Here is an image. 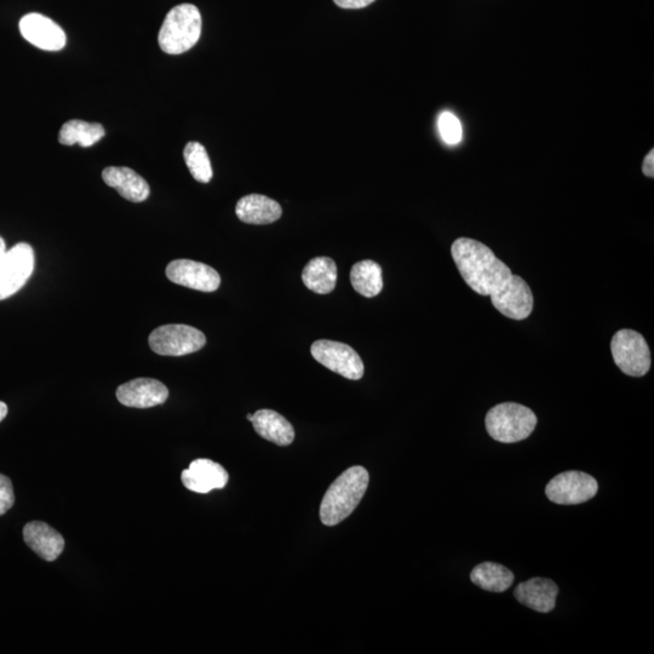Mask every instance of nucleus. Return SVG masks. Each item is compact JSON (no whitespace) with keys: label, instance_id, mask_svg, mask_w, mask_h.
<instances>
[{"label":"nucleus","instance_id":"nucleus-1","mask_svg":"<svg viewBox=\"0 0 654 654\" xmlns=\"http://www.w3.org/2000/svg\"><path fill=\"white\" fill-rule=\"evenodd\" d=\"M451 254L469 288L481 296H490L493 307L504 317L513 320L530 317L535 301L529 284L514 275L489 246L460 238L452 244Z\"/></svg>","mask_w":654,"mask_h":654},{"label":"nucleus","instance_id":"nucleus-2","mask_svg":"<svg viewBox=\"0 0 654 654\" xmlns=\"http://www.w3.org/2000/svg\"><path fill=\"white\" fill-rule=\"evenodd\" d=\"M370 475L364 467L349 468L326 491L320 506V520L336 526L357 509L369 487Z\"/></svg>","mask_w":654,"mask_h":654},{"label":"nucleus","instance_id":"nucleus-3","mask_svg":"<svg viewBox=\"0 0 654 654\" xmlns=\"http://www.w3.org/2000/svg\"><path fill=\"white\" fill-rule=\"evenodd\" d=\"M202 15L193 4H180L166 15L160 28V49L169 55H181L191 50L202 36Z\"/></svg>","mask_w":654,"mask_h":654},{"label":"nucleus","instance_id":"nucleus-4","mask_svg":"<svg viewBox=\"0 0 654 654\" xmlns=\"http://www.w3.org/2000/svg\"><path fill=\"white\" fill-rule=\"evenodd\" d=\"M485 423L493 440L514 444L529 438L536 429L537 417L529 407L503 403L487 412Z\"/></svg>","mask_w":654,"mask_h":654},{"label":"nucleus","instance_id":"nucleus-5","mask_svg":"<svg viewBox=\"0 0 654 654\" xmlns=\"http://www.w3.org/2000/svg\"><path fill=\"white\" fill-rule=\"evenodd\" d=\"M611 352L618 369L631 377H642L651 369L650 347L639 332L619 330L611 341Z\"/></svg>","mask_w":654,"mask_h":654},{"label":"nucleus","instance_id":"nucleus-6","mask_svg":"<svg viewBox=\"0 0 654 654\" xmlns=\"http://www.w3.org/2000/svg\"><path fill=\"white\" fill-rule=\"evenodd\" d=\"M148 342L154 353L164 357H183L200 351L205 346L206 337L195 327L170 324L157 327L149 335Z\"/></svg>","mask_w":654,"mask_h":654},{"label":"nucleus","instance_id":"nucleus-7","mask_svg":"<svg viewBox=\"0 0 654 654\" xmlns=\"http://www.w3.org/2000/svg\"><path fill=\"white\" fill-rule=\"evenodd\" d=\"M36 266V256L30 244L20 243L0 258V301L19 292L27 284Z\"/></svg>","mask_w":654,"mask_h":654},{"label":"nucleus","instance_id":"nucleus-8","mask_svg":"<svg viewBox=\"0 0 654 654\" xmlns=\"http://www.w3.org/2000/svg\"><path fill=\"white\" fill-rule=\"evenodd\" d=\"M599 485L592 475L565 472L556 475L545 487V495L555 504L576 506L590 501L598 493Z\"/></svg>","mask_w":654,"mask_h":654},{"label":"nucleus","instance_id":"nucleus-9","mask_svg":"<svg viewBox=\"0 0 654 654\" xmlns=\"http://www.w3.org/2000/svg\"><path fill=\"white\" fill-rule=\"evenodd\" d=\"M313 358L327 369L348 380L358 381L364 376V363L348 344L320 340L312 344Z\"/></svg>","mask_w":654,"mask_h":654},{"label":"nucleus","instance_id":"nucleus-10","mask_svg":"<svg viewBox=\"0 0 654 654\" xmlns=\"http://www.w3.org/2000/svg\"><path fill=\"white\" fill-rule=\"evenodd\" d=\"M166 277L172 283L202 292H214L221 285L220 274L214 268L192 260L170 262L166 267Z\"/></svg>","mask_w":654,"mask_h":654},{"label":"nucleus","instance_id":"nucleus-11","mask_svg":"<svg viewBox=\"0 0 654 654\" xmlns=\"http://www.w3.org/2000/svg\"><path fill=\"white\" fill-rule=\"evenodd\" d=\"M20 32L27 42L45 51H60L66 47V33L44 15L32 13L22 17Z\"/></svg>","mask_w":654,"mask_h":654},{"label":"nucleus","instance_id":"nucleus-12","mask_svg":"<svg viewBox=\"0 0 654 654\" xmlns=\"http://www.w3.org/2000/svg\"><path fill=\"white\" fill-rule=\"evenodd\" d=\"M168 398L169 389L164 383L153 378H136L117 389L119 403L134 409H149L162 405Z\"/></svg>","mask_w":654,"mask_h":654},{"label":"nucleus","instance_id":"nucleus-13","mask_svg":"<svg viewBox=\"0 0 654 654\" xmlns=\"http://www.w3.org/2000/svg\"><path fill=\"white\" fill-rule=\"evenodd\" d=\"M182 483L189 491L209 493L212 490L225 489L229 475L227 470L211 460H195L188 469L183 470Z\"/></svg>","mask_w":654,"mask_h":654},{"label":"nucleus","instance_id":"nucleus-14","mask_svg":"<svg viewBox=\"0 0 654 654\" xmlns=\"http://www.w3.org/2000/svg\"><path fill=\"white\" fill-rule=\"evenodd\" d=\"M558 594V585L547 578H532L514 590L515 598L521 605L541 613L554 610Z\"/></svg>","mask_w":654,"mask_h":654},{"label":"nucleus","instance_id":"nucleus-15","mask_svg":"<svg viewBox=\"0 0 654 654\" xmlns=\"http://www.w3.org/2000/svg\"><path fill=\"white\" fill-rule=\"evenodd\" d=\"M106 185L116 189L129 202L142 203L151 194V188L143 177L124 166H109L102 172Z\"/></svg>","mask_w":654,"mask_h":654},{"label":"nucleus","instance_id":"nucleus-16","mask_svg":"<svg viewBox=\"0 0 654 654\" xmlns=\"http://www.w3.org/2000/svg\"><path fill=\"white\" fill-rule=\"evenodd\" d=\"M25 543L45 561H55L65 549V539L43 521L28 522L24 529Z\"/></svg>","mask_w":654,"mask_h":654},{"label":"nucleus","instance_id":"nucleus-17","mask_svg":"<svg viewBox=\"0 0 654 654\" xmlns=\"http://www.w3.org/2000/svg\"><path fill=\"white\" fill-rule=\"evenodd\" d=\"M235 214L240 221L249 225H269L279 220L283 210L275 200L266 195L250 194L239 200Z\"/></svg>","mask_w":654,"mask_h":654},{"label":"nucleus","instance_id":"nucleus-18","mask_svg":"<svg viewBox=\"0 0 654 654\" xmlns=\"http://www.w3.org/2000/svg\"><path fill=\"white\" fill-rule=\"evenodd\" d=\"M248 420L254 424L256 433L262 436L263 439L279 446H289L294 443V427L278 412L260 410L255 415H248Z\"/></svg>","mask_w":654,"mask_h":654},{"label":"nucleus","instance_id":"nucleus-19","mask_svg":"<svg viewBox=\"0 0 654 654\" xmlns=\"http://www.w3.org/2000/svg\"><path fill=\"white\" fill-rule=\"evenodd\" d=\"M304 285L315 294L327 295L334 291L337 284V266L330 257L313 258L303 269Z\"/></svg>","mask_w":654,"mask_h":654},{"label":"nucleus","instance_id":"nucleus-20","mask_svg":"<svg viewBox=\"0 0 654 654\" xmlns=\"http://www.w3.org/2000/svg\"><path fill=\"white\" fill-rule=\"evenodd\" d=\"M514 573L496 562H483L470 573V579L481 589L491 593L506 592L514 583Z\"/></svg>","mask_w":654,"mask_h":654},{"label":"nucleus","instance_id":"nucleus-21","mask_svg":"<svg viewBox=\"0 0 654 654\" xmlns=\"http://www.w3.org/2000/svg\"><path fill=\"white\" fill-rule=\"evenodd\" d=\"M105 135V128L101 124L74 119L62 126L59 141L63 146L79 145L89 148L101 141Z\"/></svg>","mask_w":654,"mask_h":654},{"label":"nucleus","instance_id":"nucleus-22","mask_svg":"<svg viewBox=\"0 0 654 654\" xmlns=\"http://www.w3.org/2000/svg\"><path fill=\"white\" fill-rule=\"evenodd\" d=\"M351 283L361 296L372 298L380 295L383 289L381 266L371 260L358 262L352 268Z\"/></svg>","mask_w":654,"mask_h":654},{"label":"nucleus","instance_id":"nucleus-23","mask_svg":"<svg viewBox=\"0 0 654 654\" xmlns=\"http://www.w3.org/2000/svg\"><path fill=\"white\" fill-rule=\"evenodd\" d=\"M189 172L195 181L209 183L214 176L208 152L199 142H189L183 151Z\"/></svg>","mask_w":654,"mask_h":654},{"label":"nucleus","instance_id":"nucleus-24","mask_svg":"<svg viewBox=\"0 0 654 654\" xmlns=\"http://www.w3.org/2000/svg\"><path fill=\"white\" fill-rule=\"evenodd\" d=\"M441 137L447 145L455 146L462 141L463 129L460 119L451 112H443L438 119Z\"/></svg>","mask_w":654,"mask_h":654},{"label":"nucleus","instance_id":"nucleus-25","mask_svg":"<svg viewBox=\"0 0 654 654\" xmlns=\"http://www.w3.org/2000/svg\"><path fill=\"white\" fill-rule=\"evenodd\" d=\"M15 504L13 483L3 474H0V516L4 515Z\"/></svg>","mask_w":654,"mask_h":654},{"label":"nucleus","instance_id":"nucleus-26","mask_svg":"<svg viewBox=\"0 0 654 654\" xmlns=\"http://www.w3.org/2000/svg\"><path fill=\"white\" fill-rule=\"evenodd\" d=\"M337 7L342 9H363L369 7L376 0H334Z\"/></svg>","mask_w":654,"mask_h":654},{"label":"nucleus","instance_id":"nucleus-27","mask_svg":"<svg viewBox=\"0 0 654 654\" xmlns=\"http://www.w3.org/2000/svg\"><path fill=\"white\" fill-rule=\"evenodd\" d=\"M642 172L647 177H654V151L651 149V152L647 154L644 164H642Z\"/></svg>","mask_w":654,"mask_h":654},{"label":"nucleus","instance_id":"nucleus-28","mask_svg":"<svg viewBox=\"0 0 654 654\" xmlns=\"http://www.w3.org/2000/svg\"><path fill=\"white\" fill-rule=\"evenodd\" d=\"M8 415V406L7 404L3 403V401H0V422L4 420L5 417Z\"/></svg>","mask_w":654,"mask_h":654},{"label":"nucleus","instance_id":"nucleus-29","mask_svg":"<svg viewBox=\"0 0 654 654\" xmlns=\"http://www.w3.org/2000/svg\"><path fill=\"white\" fill-rule=\"evenodd\" d=\"M7 252V244H5L4 239L0 237V258Z\"/></svg>","mask_w":654,"mask_h":654}]
</instances>
